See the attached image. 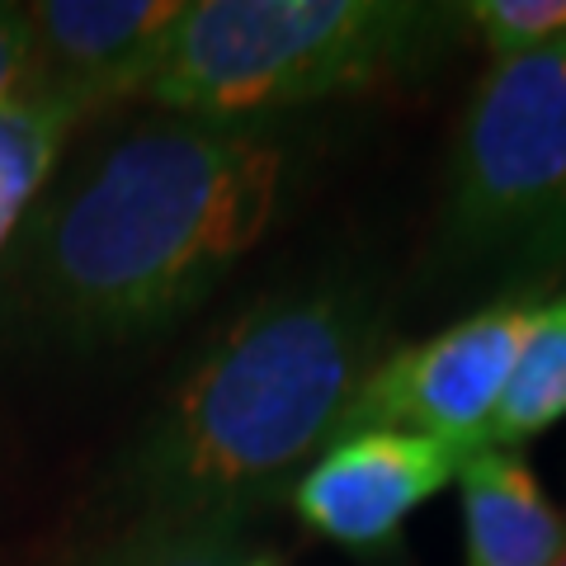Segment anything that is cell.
Masks as SVG:
<instances>
[{"mask_svg": "<svg viewBox=\"0 0 566 566\" xmlns=\"http://www.w3.org/2000/svg\"><path fill=\"white\" fill-rule=\"evenodd\" d=\"M297 175L303 151L274 123L161 114L95 137L0 260V331L57 354L156 340L260 251Z\"/></svg>", "mask_w": 566, "mask_h": 566, "instance_id": "cell-1", "label": "cell"}, {"mask_svg": "<svg viewBox=\"0 0 566 566\" xmlns=\"http://www.w3.org/2000/svg\"><path fill=\"white\" fill-rule=\"evenodd\" d=\"M392 335L387 279L364 260L255 293L185 364L128 439L114 491L137 520H237L289 495Z\"/></svg>", "mask_w": 566, "mask_h": 566, "instance_id": "cell-2", "label": "cell"}, {"mask_svg": "<svg viewBox=\"0 0 566 566\" xmlns=\"http://www.w3.org/2000/svg\"><path fill=\"white\" fill-rule=\"evenodd\" d=\"M463 33V6L434 0H193L142 95L175 118L279 123L416 81Z\"/></svg>", "mask_w": 566, "mask_h": 566, "instance_id": "cell-3", "label": "cell"}, {"mask_svg": "<svg viewBox=\"0 0 566 566\" xmlns=\"http://www.w3.org/2000/svg\"><path fill=\"white\" fill-rule=\"evenodd\" d=\"M434 260L501 293L543 289L566 264V39L476 76L449 142Z\"/></svg>", "mask_w": 566, "mask_h": 566, "instance_id": "cell-4", "label": "cell"}, {"mask_svg": "<svg viewBox=\"0 0 566 566\" xmlns=\"http://www.w3.org/2000/svg\"><path fill=\"white\" fill-rule=\"evenodd\" d=\"M547 289L495 293L453 326L387 349L340 420L349 430H406L458 453L486 449Z\"/></svg>", "mask_w": 566, "mask_h": 566, "instance_id": "cell-5", "label": "cell"}, {"mask_svg": "<svg viewBox=\"0 0 566 566\" xmlns=\"http://www.w3.org/2000/svg\"><path fill=\"white\" fill-rule=\"evenodd\" d=\"M463 453L406 430H349L303 468L289 491L297 524L364 566L406 562V524L458 482Z\"/></svg>", "mask_w": 566, "mask_h": 566, "instance_id": "cell-6", "label": "cell"}, {"mask_svg": "<svg viewBox=\"0 0 566 566\" xmlns=\"http://www.w3.org/2000/svg\"><path fill=\"white\" fill-rule=\"evenodd\" d=\"M185 20V0H43L24 6V85L81 104L85 114L118 95H142Z\"/></svg>", "mask_w": 566, "mask_h": 566, "instance_id": "cell-7", "label": "cell"}, {"mask_svg": "<svg viewBox=\"0 0 566 566\" xmlns=\"http://www.w3.org/2000/svg\"><path fill=\"white\" fill-rule=\"evenodd\" d=\"M463 566H557L566 557V510L543 491L515 449H472L458 468Z\"/></svg>", "mask_w": 566, "mask_h": 566, "instance_id": "cell-8", "label": "cell"}, {"mask_svg": "<svg viewBox=\"0 0 566 566\" xmlns=\"http://www.w3.org/2000/svg\"><path fill=\"white\" fill-rule=\"evenodd\" d=\"M85 109L48 91L20 85L0 104V260H6L24 212L62 166L71 133L81 128Z\"/></svg>", "mask_w": 566, "mask_h": 566, "instance_id": "cell-9", "label": "cell"}, {"mask_svg": "<svg viewBox=\"0 0 566 566\" xmlns=\"http://www.w3.org/2000/svg\"><path fill=\"white\" fill-rule=\"evenodd\" d=\"M562 420H566V293L543 297V312L534 331H528V345L520 354V368L510 378L501 411L491 420L486 444L520 453Z\"/></svg>", "mask_w": 566, "mask_h": 566, "instance_id": "cell-10", "label": "cell"}, {"mask_svg": "<svg viewBox=\"0 0 566 566\" xmlns=\"http://www.w3.org/2000/svg\"><path fill=\"white\" fill-rule=\"evenodd\" d=\"M245 524L237 520H137L81 566H237Z\"/></svg>", "mask_w": 566, "mask_h": 566, "instance_id": "cell-11", "label": "cell"}, {"mask_svg": "<svg viewBox=\"0 0 566 566\" xmlns=\"http://www.w3.org/2000/svg\"><path fill=\"white\" fill-rule=\"evenodd\" d=\"M463 20L491 62H515L566 39V0H468Z\"/></svg>", "mask_w": 566, "mask_h": 566, "instance_id": "cell-12", "label": "cell"}, {"mask_svg": "<svg viewBox=\"0 0 566 566\" xmlns=\"http://www.w3.org/2000/svg\"><path fill=\"white\" fill-rule=\"evenodd\" d=\"M29 71V24L24 6H0V104L24 85Z\"/></svg>", "mask_w": 566, "mask_h": 566, "instance_id": "cell-13", "label": "cell"}, {"mask_svg": "<svg viewBox=\"0 0 566 566\" xmlns=\"http://www.w3.org/2000/svg\"><path fill=\"white\" fill-rule=\"evenodd\" d=\"M237 566H283V562H279L274 553H245Z\"/></svg>", "mask_w": 566, "mask_h": 566, "instance_id": "cell-14", "label": "cell"}, {"mask_svg": "<svg viewBox=\"0 0 566 566\" xmlns=\"http://www.w3.org/2000/svg\"><path fill=\"white\" fill-rule=\"evenodd\" d=\"M557 566H566V557H562V562H557Z\"/></svg>", "mask_w": 566, "mask_h": 566, "instance_id": "cell-15", "label": "cell"}]
</instances>
